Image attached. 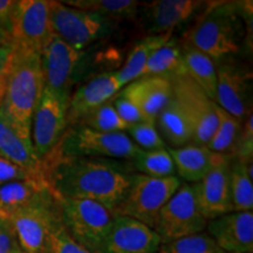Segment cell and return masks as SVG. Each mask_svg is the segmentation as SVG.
<instances>
[{"label": "cell", "mask_w": 253, "mask_h": 253, "mask_svg": "<svg viewBox=\"0 0 253 253\" xmlns=\"http://www.w3.org/2000/svg\"><path fill=\"white\" fill-rule=\"evenodd\" d=\"M41 162L47 185L59 199L96 202L115 211L130 186L132 172L114 160L63 156L52 150Z\"/></svg>", "instance_id": "1"}, {"label": "cell", "mask_w": 253, "mask_h": 253, "mask_svg": "<svg viewBox=\"0 0 253 253\" xmlns=\"http://www.w3.org/2000/svg\"><path fill=\"white\" fill-rule=\"evenodd\" d=\"M249 21L252 1L212 2L188 32L184 43L219 61L239 53Z\"/></svg>", "instance_id": "2"}, {"label": "cell", "mask_w": 253, "mask_h": 253, "mask_svg": "<svg viewBox=\"0 0 253 253\" xmlns=\"http://www.w3.org/2000/svg\"><path fill=\"white\" fill-rule=\"evenodd\" d=\"M45 89L40 54L13 47L5 73L1 104L21 126L31 129L32 116Z\"/></svg>", "instance_id": "3"}, {"label": "cell", "mask_w": 253, "mask_h": 253, "mask_svg": "<svg viewBox=\"0 0 253 253\" xmlns=\"http://www.w3.org/2000/svg\"><path fill=\"white\" fill-rule=\"evenodd\" d=\"M49 18L53 34L80 50L112 36L116 24L95 12L72 7L55 0H49Z\"/></svg>", "instance_id": "4"}, {"label": "cell", "mask_w": 253, "mask_h": 253, "mask_svg": "<svg viewBox=\"0 0 253 253\" xmlns=\"http://www.w3.org/2000/svg\"><path fill=\"white\" fill-rule=\"evenodd\" d=\"M182 183L177 176L156 178L132 173L128 192L114 212L141 221L154 230L158 213Z\"/></svg>", "instance_id": "5"}, {"label": "cell", "mask_w": 253, "mask_h": 253, "mask_svg": "<svg viewBox=\"0 0 253 253\" xmlns=\"http://www.w3.org/2000/svg\"><path fill=\"white\" fill-rule=\"evenodd\" d=\"M62 225L75 242L97 253L112 227L115 212L102 204L84 199L60 198Z\"/></svg>", "instance_id": "6"}, {"label": "cell", "mask_w": 253, "mask_h": 253, "mask_svg": "<svg viewBox=\"0 0 253 253\" xmlns=\"http://www.w3.org/2000/svg\"><path fill=\"white\" fill-rule=\"evenodd\" d=\"M7 220L24 253H41L48 248L52 233L62 225L59 198L50 191L36 204L12 214Z\"/></svg>", "instance_id": "7"}, {"label": "cell", "mask_w": 253, "mask_h": 253, "mask_svg": "<svg viewBox=\"0 0 253 253\" xmlns=\"http://www.w3.org/2000/svg\"><path fill=\"white\" fill-rule=\"evenodd\" d=\"M45 88L67 100L88 65L86 49H75L53 36L40 54Z\"/></svg>", "instance_id": "8"}, {"label": "cell", "mask_w": 253, "mask_h": 253, "mask_svg": "<svg viewBox=\"0 0 253 253\" xmlns=\"http://www.w3.org/2000/svg\"><path fill=\"white\" fill-rule=\"evenodd\" d=\"M208 220L199 209L194 184L182 183L158 213L154 231L161 244L204 232Z\"/></svg>", "instance_id": "9"}, {"label": "cell", "mask_w": 253, "mask_h": 253, "mask_svg": "<svg viewBox=\"0 0 253 253\" xmlns=\"http://www.w3.org/2000/svg\"><path fill=\"white\" fill-rule=\"evenodd\" d=\"M53 150L63 156L131 161L141 149L126 132H101L82 126L63 135Z\"/></svg>", "instance_id": "10"}, {"label": "cell", "mask_w": 253, "mask_h": 253, "mask_svg": "<svg viewBox=\"0 0 253 253\" xmlns=\"http://www.w3.org/2000/svg\"><path fill=\"white\" fill-rule=\"evenodd\" d=\"M172 96L181 104L192 128V143L208 145L217 126V103L185 74L169 79Z\"/></svg>", "instance_id": "11"}, {"label": "cell", "mask_w": 253, "mask_h": 253, "mask_svg": "<svg viewBox=\"0 0 253 253\" xmlns=\"http://www.w3.org/2000/svg\"><path fill=\"white\" fill-rule=\"evenodd\" d=\"M9 36L12 48H24L41 54L54 34L49 18V0H19L12 18Z\"/></svg>", "instance_id": "12"}, {"label": "cell", "mask_w": 253, "mask_h": 253, "mask_svg": "<svg viewBox=\"0 0 253 253\" xmlns=\"http://www.w3.org/2000/svg\"><path fill=\"white\" fill-rule=\"evenodd\" d=\"M68 101L45 88L31 123V136L37 156L42 161L52 151L68 126Z\"/></svg>", "instance_id": "13"}, {"label": "cell", "mask_w": 253, "mask_h": 253, "mask_svg": "<svg viewBox=\"0 0 253 253\" xmlns=\"http://www.w3.org/2000/svg\"><path fill=\"white\" fill-rule=\"evenodd\" d=\"M231 162L229 155L214 153L210 170L194 184L199 209L208 221L233 212L230 189Z\"/></svg>", "instance_id": "14"}, {"label": "cell", "mask_w": 253, "mask_h": 253, "mask_svg": "<svg viewBox=\"0 0 253 253\" xmlns=\"http://www.w3.org/2000/svg\"><path fill=\"white\" fill-rule=\"evenodd\" d=\"M216 103L230 115L244 122L251 108V73L229 58L216 63Z\"/></svg>", "instance_id": "15"}, {"label": "cell", "mask_w": 253, "mask_h": 253, "mask_svg": "<svg viewBox=\"0 0 253 253\" xmlns=\"http://www.w3.org/2000/svg\"><path fill=\"white\" fill-rule=\"evenodd\" d=\"M0 155L46 182L42 162L37 156L32 142L31 129L15 121L2 104H0Z\"/></svg>", "instance_id": "16"}, {"label": "cell", "mask_w": 253, "mask_h": 253, "mask_svg": "<svg viewBox=\"0 0 253 253\" xmlns=\"http://www.w3.org/2000/svg\"><path fill=\"white\" fill-rule=\"evenodd\" d=\"M160 246V237L151 227L116 214L97 253H158Z\"/></svg>", "instance_id": "17"}, {"label": "cell", "mask_w": 253, "mask_h": 253, "mask_svg": "<svg viewBox=\"0 0 253 253\" xmlns=\"http://www.w3.org/2000/svg\"><path fill=\"white\" fill-rule=\"evenodd\" d=\"M205 232L225 253H253V212H233L208 221Z\"/></svg>", "instance_id": "18"}, {"label": "cell", "mask_w": 253, "mask_h": 253, "mask_svg": "<svg viewBox=\"0 0 253 253\" xmlns=\"http://www.w3.org/2000/svg\"><path fill=\"white\" fill-rule=\"evenodd\" d=\"M122 89L116 72H104L95 75L75 88L68 102L67 121L80 122L88 113L113 100V97Z\"/></svg>", "instance_id": "19"}, {"label": "cell", "mask_w": 253, "mask_h": 253, "mask_svg": "<svg viewBox=\"0 0 253 253\" xmlns=\"http://www.w3.org/2000/svg\"><path fill=\"white\" fill-rule=\"evenodd\" d=\"M140 109L147 122H156L158 114L172 96L171 82L163 77H142L119 91Z\"/></svg>", "instance_id": "20"}, {"label": "cell", "mask_w": 253, "mask_h": 253, "mask_svg": "<svg viewBox=\"0 0 253 253\" xmlns=\"http://www.w3.org/2000/svg\"><path fill=\"white\" fill-rule=\"evenodd\" d=\"M205 2L196 0H157L145 4V23L151 36L172 34V31L189 20Z\"/></svg>", "instance_id": "21"}, {"label": "cell", "mask_w": 253, "mask_h": 253, "mask_svg": "<svg viewBox=\"0 0 253 253\" xmlns=\"http://www.w3.org/2000/svg\"><path fill=\"white\" fill-rule=\"evenodd\" d=\"M175 170L181 181L188 184L198 183L212 166L214 153L207 145L189 143L179 148H168Z\"/></svg>", "instance_id": "22"}, {"label": "cell", "mask_w": 253, "mask_h": 253, "mask_svg": "<svg viewBox=\"0 0 253 253\" xmlns=\"http://www.w3.org/2000/svg\"><path fill=\"white\" fill-rule=\"evenodd\" d=\"M50 191L46 183L32 179L0 185V218L7 220L12 214L36 204Z\"/></svg>", "instance_id": "23"}, {"label": "cell", "mask_w": 253, "mask_h": 253, "mask_svg": "<svg viewBox=\"0 0 253 253\" xmlns=\"http://www.w3.org/2000/svg\"><path fill=\"white\" fill-rule=\"evenodd\" d=\"M155 125L166 144L171 145L170 148L192 143V128L181 104L173 96L158 114Z\"/></svg>", "instance_id": "24"}, {"label": "cell", "mask_w": 253, "mask_h": 253, "mask_svg": "<svg viewBox=\"0 0 253 253\" xmlns=\"http://www.w3.org/2000/svg\"><path fill=\"white\" fill-rule=\"evenodd\" d=\"M183 55L184 74L191 79L197 86L216 102L217 71L216 61L201 50L185 45L181 47Z\"/></svg>", "instance_id": "25"}, {"label": "cell", "mask_w": 253, "mask_h": 253, "mask_svg": "<svg viewBox=\"0 0 253 253\" xmlns=\"http://www.w3.org/2000/svg\"><path fill=\"white\" fill-rule=\"evenodd\" d=\"M171 38L172 34H156V36L149 34L138 41L137 45L129 53L125 65L116 72L122 88L142 77L145 65L151 54L160 47L166 45Z\"/></svg>", "instance_id": "26"}, {"label": "cell", "mask_w": 253, "mask_h": 253, "mask_svg": "<svg viewBox=\"0 0 253 253\" xmlns=\"http://www.w3.org/2000/svg\"><path fill=\"white\" fill-rule=\"evenodd\" d=\"M178 74H184L182 49L171 38L166 45L160 47L151 54L142 77H163L170 79Z\"/></svg>", "instance_id": "27"}, {"label": "cell", "mask_w": 253, "mask_h": 253, "mask_svg": "<svg viewBox=\"0 0 253 253\" xmlns=\"http://www.w3.org/2000/svg\"><path fill=\"white\" fill-rule=\"evenodd\" d=\"M252 164L235 160L231 162L230 189L233 211L245 212L253 210Z\"/></svg>", "instance_id": "28"}, {"label": "cell", "mask_w": 253, "mask_h": 253, "mask_svg": "<svg viewBox=\"0 0 253 253\" xmlns=\"http://www.w3.org/2000/svg\"><path fill=\"white\" fill-rule=\"evenodd\" d=\"M62 2L72 7L95 12L114 23L134 20L140 7V2L135 0H68Z\"/></svg>", "instance_id": "29"}, {"label": "cell", "mask_w": 253, "mask_h": 253, "mask_svg": "<svg viewBox=\"0 0 253 253\" xmlns=\"http://www.w3.org/2000/svg\"><path fill=\"white\" fill-rule=\"evenodd\" d=\"M132 168L141 175L164 178L176 176L175 164L168 148L158 150H140L131 160Z\"/></svg>", "instance_id": "30"}, {"label": "cell", "mask_w": 253, "mask_h": 253, "mask_svg": "<svg viewBox=\"0 0 253 253\" xmlns=\"http://www.w3.org/2000/svg\"><path fill=\"white\" fill-rule=\"evenodd\" d=\"M217 126L207 147L213 153L225 154L226 151L232 150L242 129L243 122L235 116L230 115L220 107L217 108Z\"/></svg>", "instance_id": "31"}, {"label": "cell", "mask_w": 253, "mask_h": 253, "mask_svg": "<svg viewBox=\"0 0 253 253\" xmlns=\"http://www.w3.org/2000/svg\"><path fill=\"white\" fill-rule=\"evenodd\" d=\"M81 121L84 122V126L101 132H123L129 128L116 113L112 100L91 110Z\"/></svg>", "instance_id": "32"}, {"label": "cell", "mask_w": 253, "mask_h": 253, "mask_svg": "<svg viewBox=\"0 0 253 253\" xmlns=\"http://www.w3.org/2000/svg\"><path fill=\"white\" fill-rule=\"evenodd\" d=\"M158 253H225L207 232L161 244Z\"/></svg>", "instance_id": "33"}, {"label": "cell", "mask_w": 253, "mask_h": 253, "mask_svg": "<svg viewBox=\"0 0 253 253\" xmlns=\"http://www.w3.org/2000/svg\"><path fill=\"white\" fill-rule=\"evenodd\" d=\"M130 140L142 150L166 149L167 144L161 137L155 122H140L126 129Z\"/></svg>", "instance_id": "34"}, {"label": "cell", "mask_w": 253, "mask_h": 253, "mask_svg": "<svg viewBox=\"0 0 253 253\" xmlns=\"http://www.w3.org/2000/svg\"><path fill=\"white\" fill-rule=\"evenodd\" d=\"M235 160L244 163H253V116L250 114L243 122L236 143L231 150Z\"/></svg>", "instance_id": "35"}, {"label": "cell", "mask_w": 253, "mask_h": 253, "mask_svg": "<svg viewBox=\"0 0 253 253\" xmlns=\"http://www.w3.org/2000/svg\"><path fill=\"white\" fill-rule=\"evenodd\" d=\"M53 253H91L69 236L63 225L59 226L50 236Z\"/></svg>", "instance_id": "36"}, {"label": "cell", "mask_w": 253, "mask_h": 253, "mask_svg": "<svg viewBox=\"0 0 253 253\" xmlns=\"http://www.w3.org/2000/svg\"><path fill=\"white\" fill-rule=\"evenodd\" d=\"M114 108H115L116 113L119 114V116L126 125L129 126L136 123L140 122H147L140 112V109L131 102L130 100H128L126 97L122 96L121 94L118 93L112 100Z\"/></svg>", "instance_id": "37"}, {"label": "cell", "mask_w": 253, "mask_h": 253, "mask_svg": "<svg viewBox=\"0 0 253 253\" xmlns=\"http://www.w3.org/2000/svg\"><path fill=\"white\" fill-rule=\"evenodd\" d=\"M30 179H32V181L43 182V181H40V179H38L37 177H34L32 173L23 169V168L15 166L14 163L9 162L8 160H6L5 157H2L1 155H0V185L6 184V183H9V182L30 181Z\"/></svg>", "instance_id": "38"}, {"label": "cell", "mask_w": 253, "mask_h": 253, "mask_svg": "<svg viewBox=\"0 0 253 253\" xmlns=\"http://www.w3.org/2000/svg\"><path fill=\"white\" fill-rule=\"evenodd\" d=\"M21 251L23 250L18 244L11 223L0 218V253H19Z\"/></svg>", "instance_id": "39"}, {"label": "cell", "mask_w": 253, "mask_h": 253, "mask_svg": "<svg viewBox=\"0 0 253 253\" xmlns=\"http://www.w3.org/2000/svg\"><path fill=\"white\" fill-rule=\"evenodd\" d=\"M15 0H0V26L9 34L12 18L15 7ZM11 37V36H9Z\"/></svg>", "instance_id": "40"}, {"label": "cell", "mask_w": 253, "mask_h": 253, "mask_svg": "<svg viewBox=\"0 0 253 253\" xmlns=\"http://www.w3.org/2000/svg\"><path fill=\"white\" fill-rule=\"evenodd\" d=\"M11 52L12 48L9 47H0V75H4L6 73Z\"/></svg>", "instance_id": "41"}, {"label": "cell", "mask_w": 253, "mask_h": 253, "mask_svg": "<svg viewBox=\"0 0 253 253\" xmlns=\"http://www.w3.org/2000/svg\"><path fill=\"white\" fill-rule=\"evenodd\" d=\"M0 47H9L12 48V39L7 32L4 31V28L0 26Z\"/></svg>", "instance_id": "42"}, {"label": "cell", "mask_w": 253, "mask_h": 253, "mask_svg": "<svg viewBox=\"0 0 253 253\" xmlns=\"http://www.w3.org/2000/svg\"><path fill=\"white\" fill-rule=\"evenodd\" d=\"M41 253H53V251H52V248H50V243H49V245H48V248H47L45 251H42Z\"/></svg>", "instance_id": "43"}, {"label": "cell", "mask_w": 253, "mask_h": 253, "mask_svg": "<svg viewBox=\"0 0 253 253\" xmlns=\"http://www.w3.org/2000/svg\"><path fill=\"white\" fill-rule=\"evenodd\" d=\"M19 253H24V252H23V251H21V252H19Z\"/></svg>", "instance_id": "44"}]
</instances>
